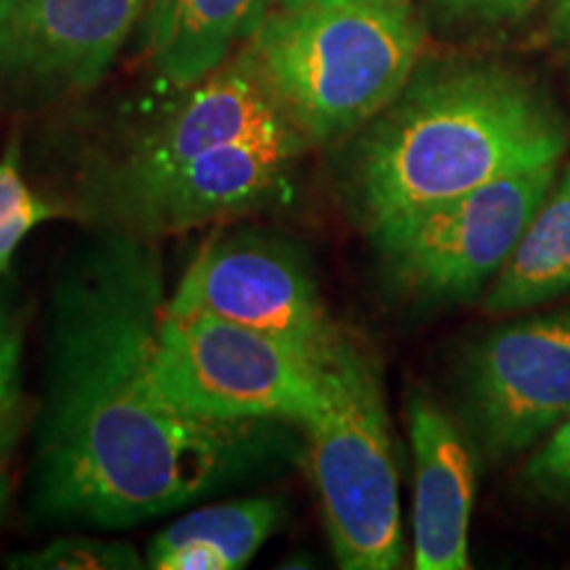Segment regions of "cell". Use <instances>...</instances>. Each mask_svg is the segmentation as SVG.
I'll list each match as a JSON object with an SVG mask.
<instances>
[{"instance_id":"cell-13","label":"cell","mask_w":570,"mask_h":570,"mask_svg":"<svg viewBox=\"0 0 570 570\" xmlns=\"http://www.w3.org/2000/svg\"><path fill=\"white\" fill-rule=\"evenodd\" d=\"M273 0H148L146 51L156 82L188 90L227 61Z\"/></svg>"},{"instance_id":"cell-17","label":"cell","mask_w":570,"mask_h":570,"mask_svg":"<svg viewBox=\"0 0 570 570\" xmlns=\"http://www.w3.org/2000/svg\"><path fill=\"white\" fill-rule=\"evenodd\" d=\"M9 566L32 570H135L142 560L127 541L69 537L56 539L42 550L13 554Z\"/></svg>"},{"instance_id":"cell-1","label":"cell","mask_w":570,"mask_h":570,"mask_svg":"<svg viewBox=\"0 0 570 570\" xmlns=\"http://www.w3.org/2000/svg\"><path fill=\"white\" fill-rule=\"evenodd\" d=\"M164 309L161 256L142 235L109 227L61 267L35 460L40 518L130 529L244 481L277 452L283 423H217L164 394Z\"/></svg>"},{"instance_id":"cell-11","label":"cell","mask_w":570,"mask_h":570,"mask_svg":"<svg viewBox=\"0 0 570 570\" xmlns=\"http://www.w3.org/2000/svg\"><path fill=\"white\" fill-rule=\"evenodd\" d=\"M183 92V101L151 130L142 132L90 185L130 183L161 175L227 142L294 125L246 53L225 61L217 71Z\"/></svg>"},{"instance_id":"cell-15","label":"cell","mask_w":570,"mask_h":570,"mask_svg":"<svg viewBox=\"0 0 570 570\" xmlns=\"http://www.w3.org/2000/svg\"><path fill=\"white\" fill-rule=\"evenodd\" d=\"M283 520V504L277 499H240V502L209 504L190 515H183L156 533L148 550L173 547L180 541H206L217 547L230 562V570L244 568L273 537Z\"/></svg>"},{"instance_id":"cell-9","label":"cell","mask_w":570,"mask_h":570,"mask_svg":"<svg viewBox=\"0 0 570 570\" xmlns=\"http://www.w3.org/2000/svg\"><path fill=\"white\" fill-rule=\"evenodd\" d=\"M167 315L223 317L315 354L331 352L341 336L302 256L252 230L206 244L167 298Z\"/></svg>"},{"instance_id":"cell-3","label":"cell","mask_w":570,"mask_h":570,"mask_svg":"<svg viewBox=\"0 0 570 570\" xmlns=\"http://www.w3.org/2000/svg\"><path fill=\"white\" fill-rule=\"evenodd\" d=\"M244 53L298 132L327 142L367 127L402 96L423 27L410 6H277Z\"/></svg>"},{"instance_id":"cell-2","label":"cell","mask_w":570,"mask_h":570,"mask_svg":"<svg viewBox=\"0 0 570 570\" xmlns=\"http://www.w3.org/2000/svg\"><path fill=\"white\" fill-rule=\"evenodd\" d=\"M570 132L531 80L497 63L412 77L354 151L352 198L370 230L420 206L560 161Z\"/></svg>"},{"instance_id":"cell-21","label":"cell","mask_w":570,"mask_h":570,"mask_svg":"<svg viewBox=\"0 0 570 570\" xmlns=\"http://www.w3.org/2000/svg\"><path fill=\"white\" fill-rule=\"evenodd\" d=\"M454 19L481 21V24H508L537 9L541 0H433Z\"/></svg>"},{"instance_id":"cell-10","label":"cell","mask_w":570,"mask_h":570,"mask_svg":"<svg viewBox=\"0 0 570 570\" xmlns=\"http://www.w3.org/2000/svg\"><path fill=\"white\" fill-rule=\"evenodd\" d=\"M148 0H0V82H101Z\"/></svg>"},{"instance_id":"cell-14","label":"cell","mask_w":570,"mask_h":570,"mask_svg":"<svg viewBox=\"0 0 570 570\" xmlns=\"http://www.w3.org/2000/svg\"><path fill=\"white\" fill-rule=\"evenodd\" d=\"M570 294V161L520 235L508 265L489 283L483 312L523 315Z\"/></svg>"},{"instance_id":"cell-20","label":"cell","mask_w":570,"mask_h":570,"mask_svg":"<svg viewBox=\"0 0 570 570\" xmlns=\"http://www.w3.org/2000/svg\"><path fill=\"white\" fill-rule=\"evenodd\" d=\"M21 383V315L11 291L0 285V394Z\"/></svg>"},{"instance_id":"cell-7","label":"cell","mask_w":570,"mask_h":570,"mask_svg":"<svg viewBox=\"0 0 570 570\" xmlns=\"http://www.w3.org/2000/svg\"><path fill=\"white\" fill-rule=\"evenodd\" d=\"M470 441L491 462L515 460L570 412V304L481 336L460 370Z\"/></svg>"},{"instance_id":"cell-22","label":"cell","mask_w":570,"mask_h":570,"mask_svg":"<svg viewBox=\"0 0 570 570\" xmlns=\"http://www.w3.org/2000/svg\"><path fill=\"white\" fill-rule=\"evenodd\" d=\"M550 40L570 75V0H554L550 17Z\"/></svg>"},{"instance_id":"cell-18","label":"cell","mask_w":570,"mask_h":570,"mask_svg":"<svg viewBox=\"0 0 570 570\" xmlns=\"http://www.w3.org/2000/svg\"><path fill=\"white\" fill-rule=\"evenodd\" d=\"M520 481L541 502L570 508V412L533 446L531 460L520 470Z\"/></svg>"},{"instance_id":"cell-19","label":"cell","mask_w":570,"mask_h":570,"mask_svg":"<svg viewBox=\"0 0 570 570\" xmlns=\"http://www.w3.org/2000/svg\"><path fill=\"white\" fill-rule=\"evenodd\" d=\"M24 428V394L21 383L0 394V523L11 497V462Z\"/></svg>"},{"instance_id":"cell-16","label":"cell","mask_w":570,"mask_h":570,"mask_svg":"<svg viewBox=\"0 0 570 570\" xmlns=\"http://www.w3.org/2000/svg\"><path fill=\"white\" fill-rule=\"evenodd\" d=\"M56 214L59 209L42 202L27 185L24 175H21L19 142L13 140L0 156V275L9 273L21 240Z\"/></svg>"},{"instance_id":"cell-4","label":"cell","mask_w":570,"mask_h":570,"mask_svg":"<svg viewBox=\"0 0 570 570\" xmlns=\"http://www.w3.org/2000/svg\"><path fill=\"white\" fill-rule=\"evenodd\" d=\"M333 552L346 570L404 560L399 470L373 354L341 333L323 362V402L304 428Z\"/></svg>"},{"instance_id":"cell-6","label":"cell","mask_w":570,"mask_h":570,"mask_svg":"<svg viewBox=\"0 0 570 570\" xmlns=\"http://www.w3.org/2000/svg\"><path fill=\"white\" fill-rule=\"evenodd\" d=\"M560 161L487 183L446 202L377 225V252L399 285L431 302H465L508 265L520 235L544 204Z\"/></svg>"},{"instance_id":"cell-23","label":"cell","mask_w":570,"mask_h":570,"mask_svg":"<svg viewBox=\"0 0 570 570\" xmlns=\"http://www.w3.org/2000/svg\"><path fill=\"white\" fill-rule=\"evenodd\" d=\"M281 9L298 6H410V0H277Z\"/></svg>"},{"instance_id":"cell-5","label":"cell","mask_w":570,"mask_h":570,"mask_svg":"<svg viewBox=\"0 0 570 570\" xmlns=\"http://www.w3.org/2000/svg\"><path fill=\"white\" fill-rule=\"evenodd\" d=\"M294 341L212 315H167L156 375L177 407L217 423H296L323 402V362Z\"/></svg>"},{"instance_id":"cell-12","label":"cell","mask_w":570,"mask_h":570,"mask_svg":"<svg viewBox=\"0 0 570 570\" xmlns=\"http://www.w3.org/2000/svg\"><path fill=\"white\" fill-rule=\"evenodd\" d=\"M407 425L415 460L412 562L417 570H465L470 568L475 446L452 415L420 391L410 396Z\"/></svg>"},{"instance_id":"cell-8","label":"cell","mask_w":570,"mask_h":570,"mask_svg":"<svg viewBox=\"0 0 570 570\" xmlns=\"http://www.w3.org/2000/svg\"><path fill=\"white\" fill-rule=\"evenodd\" d=\"M306 138L296 125L227 142L196 159L142 177L90 185L88 204L114 230L156 235L262 209L288 190Z\"/></svg>"}]
</instances>
